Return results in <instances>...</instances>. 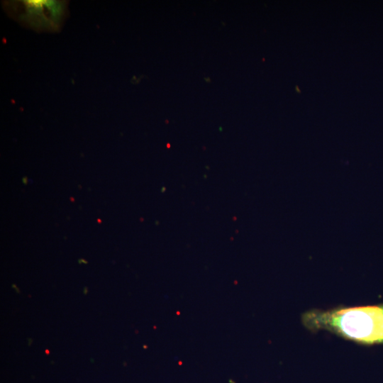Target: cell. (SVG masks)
<instances>
[{"instance_id": "1", "label": "cell", "mask_w": 383, "mask_h": 383, "mask_svg": "<svg viewBox=\"0 0 383 383\" xmlns=\"http://www.w3.org/2000/svg\"><path fill=\"white\" fill-rule=\"evenodd\" d=\"M301 321L311 331H326L365 345L383 344V304L312 309Z\"/></svg>"}]
</instances>
